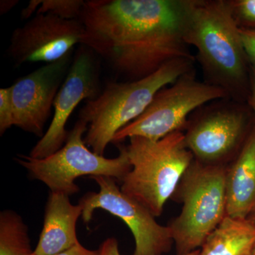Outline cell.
I'll use <instances>...</instances> for the list:
<instances>
[{
  "instance_id": "cell-1",
  "label": "cell",
  "mask_w": 255,
  "mask_h": 255,
  "mask_svg": "<svg viewBox=\"0 0 255 255\" xmlns=\"http://www.w3.org/2000/svg\"><path fill=\"white\" fill-rule=\"evenodd\" d=\"M187 0H88L78 19L82 44L128 81L173 60L195 59L184 39Z\"/></svg>"
},
{
  "instance_id": "cell-2",
  "label": "cell",
  "mask_w": 255,
  "mask_h": 255,
  "mask_svg": "<svg viewBox=\"0 0 255 255\" xmlns=\"http://www.w3.org/2000/svg\"><path fill=\"white\" fill-rule=\"evenodd\" d=\"M184 39L197 50L206 82L231 100H248L251 66L228 0H187Z\"/></svg>"
},
{
  "instance_id": "cell-3",
  "label": "cell",
  "mask_w": 255,
  "mask_h": 255,
  "mask_svg": "<svg viewBox=\"0 0 255 255\" xmlns=\"http://www.w3.org/2000/svg\"><path fill=\"white\" fill-rule=\"evenodd\" d=\"M195 60L181 58L145 78L107 83L97 98L87 101L79 114V119L89 125L84 137L87 147L104 156L114 135L145 112L159 90L193 70Z\"/></svg>"
},
{
  "instance_id": "cell-4",
  "label": "cell",
  "mask_w": 255,
  "mask_h": 255,
  "mask_svg": "<svg viewBox=\"0 0 255 255\" xmlns=\"http://www.w3.org/2000/svg\"><path fill=\"white\" fill-rule=\"evenodd\" d=\"M126 147L131 169L122 180L121 190L145 206L155 217L177 189L194 161L182 130L158 140L130 137Z\"/></svg>"
},
{
  "instance_id": "cell-5",
  "label": "cell",
  "mask_w": 255,
  "mask_h": 255,
  "mask_svg": "<svg viewBox=\"0 0 255 255\" xmlns=\"http://www.w3.org/2000/svg\"><path fill=\"white\" fill-rule=\"evenodd\" d=\"M227 170L220 164L193 161L180 183L183 206L169 227L178 255L202 247L226 214Z\"/></svg>"
},
{
  "instance_id": "cell-6",
  "label": "cell",
  "mask_w": 255,
  "mask_h": 255,
  "mask_svg": "<svg viewBox=\"0 0 255 255\" xmlns=\"http://www.w3.org/2000/svg\"><path fill=\"white\" fill-rule=\"evenodd\" d=\"M87 126L79 119L69 132L65 145L45 158L18 155L15 160L32 177L44 183L50 192L67 196L80 191L75 181L82 176H103L123 180L131 169L126 146H121L120 153L114 158L97 155L88 148L82 137L88 129Z\"/></svg>"
},
{
  "instance_id": "cell-7",
  "label": "cell",
  "mask_w": 255,
  "mask_h": 255,
  "mask_svg": "<svg viewBox=\"0 0 255 255\" xmlns=\"http://www.w3.org/2000/svg\"><path fill=\"white\" fill-rule=\"evenodd\" d=\"M226 98L229 97L224 90L200 81L191 70L159 90L145 112L114 135L113 142L131 137L158 140L185 127L198 109Z\"/></svg>"
},
{
  "instance_id": "cell-8",
  "label": "cell",
  "mask_w": 255,
  "mask_h": 255,
  "mask_svg": "<svg viewBox=\"0 0 255 255\" xmlns=\"http://www.w3.org/2000/svg\"><path fill=\"white\" fill-rule=\"evenodd\" d=\"M191 117L184 133L185 143L199 162L218 164L243 143L248 114L242 102L230 98L214 101L198 109Z\"/></svg>"
},
{
  "instance_id": "cell-9",
  "label": "cell",
  "mask_w": 255,
  "mask_h": 255,
  "mask_svg": "<svg viewBox=\"0 0 255 255\" xmlns=\"http://www.w3.org/2000/svg\"><path fill=\"white\" fill-rule=\"evenodd\" d=\"M92 178L100 190L87 193L80 199L84 222H90L96 210H105L123 221L131 231L135 243L132 255H162L170 250L173 240L169 226L159 224L148 209L121 190L113 178Z\"/></svg>"
},
{
  "instance_id": "cell-10",
  "label": "cell",
  "mask_w": 255,
  "mask_h": 255,
  "mask_svg": "<svg viewBox=\"0 0 255 255\" xmlns=\"http://www.w3.org/2000/svg\"><path fill=\"white\" fill-rule=\"evenodd\" d=\"M95 54L83 45L77 51L55 97L51 123L41 140L32 148L31 157L45 158L60 150L68 138L66 124L75 109L82 101L94 100L100 95V65Z\"/></svg>"
},
{
  "instance_id": "cell-11",
  "label": "cell",
  "mask_w": 255,
  "mask_h": 255,
  "mask_svg": "<svg viewBox=\"0 0 255 255\" xmlns=\"http://www.w3.org/2000/svg\"><path fill=\"white\" fill-rule=\"evenodd\" d=\"M85 27L79 19H64L51 14H36L13 31L8 55L16 65L51 63L82 44Z\"/></svg>"
},
{
  "instance_id": "cell-12",
  "label": "cell",
  "mask_w": 255,
  "mask_h": 255,
  "mask_svg": "<svg viewBox=\"0 0 255 255\" xmlns=\"http://www.w3.org/2000/svg\"><path fill=\"white\" fill-rule=\"evenodd\" d=\"M73 51L18 79L11 88L14 126L43 137L55 97L73 63Z\"/></svg>"
},
{
  "instance_id": "cell-13",
  "label": "cell",
  "mask_w": 255,
  "mask_h": 255,
  "mask_svg": "<svg viewBox=\"0 0 255 255\" xmlns=\"http://www.w3.org/2000/svg\"><path fill=\"white\" fill-rule=\"evenodd\" d=\"M82 214L81 206L72 204L69 196L50 192L43 229L32 255L59 254L78 244L77 223Z\"/></svg>"
},
{
  "instance_id": "cell-14",
  "label": "cell",
  "mask_w": 255,
  "mask_h": 255,
  "mask_svg": "<svg viewBox=\"0 0 255 255\" xmlns=\"http://www.w3.org/2000/svg\"><path fill=\"white\" fill-rule=\"evenodd\" d=\"M226 214L246 219L255 212V125L226 179Z\"/></svg>"
},
{
  "instance_id": "cell-15",
  "label": "cell",
  "mask_w": 255,
  "mask_h": 255,
  "mask_svg": "<svg viewBox=\"0 0 255 255\" xmlns=\"http://www.w3.org/2000/svg\"><path fill=\"white\" fill-rule=\"evenodd\" d=\"M255 246V225L226 216L203 245L200 255H250Z\"/></svg>"
},
{
  "instance_id": "cell-16",
  "label": "cell",
  "mask_w": 255,
  "mask_h": 255,
  "mask_svg": "<svg viewBox=\"0 0 255 255\" xmlns=\"http://www.w3.org/2000/svg\"><path fill=\"white\" fill-rule=\"evenodd\" d=\"M28 228L22 218L11 210L0 214V255H32Z\"/></svg>"
},
{
  "instance_id": "cell-17",
  "label": "cell",
  "mask_w": 255,
  "mask_h": 255,
  "mask_svg": "<svg viewBox=\"0 0 255 255\" xmlns=\"http://www.w3.org/2000/svg\"><path fill=\"white\" fill-rule=\"evenodd\" d=\"M85 1L83 0H40L36 14H51L64 19H78Z\"/></svg>"
},
{
  "instance_id": "cell-18",
  "label": "cell",
  "mask_w": 255,
  "mask_h": 255,
  "mask_svg": "<svg viewBox=\"0 0 255 255\" xmlns=\"http://www.w3.org/2000/svg\"><path fill=\"white\" fill-rule=\"evenodd\" d=\"M238 27L255 30V0H228Z\"/></svg>"
},
{
  "instance_id": "cell-19",
  "label": "cell",
  "mask_w": 255,
  "mask_h": 255,
  "mask_svg": "<svg viewBox=\"0 0 255 255\" xmlns=\"http://www.w3.org/2000/svg\"><path fill=\"white\" fill-rule=\"evenodd\" d=\"M14 126V111L11 100V88L0 90V134L2 135Z\"/></svg>"
},
{
  "instance_id": "cell-20",
  "label": "cell",
  "mask_w": 255,
  "mask_h": 255,
  "mask_svg": "<svg viewBox=\"0 0 255 255\" xmlns=\"http://www.w3.org/2000/svg\"><path fill=\"white\" fill-rule=\"evenodd\" d=\"M240 33L250 66L255 69V30L240 28Z\"/></svg>"
},
{
  "instance_id": "cell-21",
  "label": "cell",
  "mask_w": 255,
  "mask_h": 255,
  "mask_svg": "<svg viewBox=\"0 0 255 255\" xmlns=\"http://www.w3.org/2000/svg\"><path fill=\"white\" fill-rule=\"evenodd\" d=\"M98 255H122L119 251V243L114 238H107L101 244Z\"/></svg>"
},
{
  "instance_id": "cell-22",
  "label": "cell",
  "mask_w": 255,
  "mask_h": 255,
  "mask_svg": "<svg viewBox=\"0 0 255 255\" xmlns=\"http://www.w3.org/2000/svg\"><path fill=\"white\" fill-rule=\"evenodd\" d=\"M98 250L91 251L85 248L80 244V243H79L76 246L72 247L70 249L55 255H98Z\"/></svg>"
},
{
  "instance_id": "cell-23",
  "label": "cell",
  "mask_w": 255,
  "mask_h": 255,
  "mask_svg": "<svg viewBox=\"0 0 255 255\" xmlns=\"http://www.w3.org/2000/svg\"><path fill=\"white\" fill-rule=\"evenodd\" d=\"M248 100L255 115V69L252 67L250 71V90Z\"/></svg>"
},
{
  "instance_id": "cell-24",
  "label": "cell",
  "mask_w": 255,
  "mask_h": 255,
  "mask_svg": "<svg viewBox=\"0 0 255 255\" xmlns=\"http://www.w3.org/2000/svg\"><path fill=\"white\" fill-rule=\"evenodd\" d=\"M40 7V0H31L28 2L27 6L22 10L21 16L22 19H28L33 13L37 12Z\"/></svg>"
},
{
  "instance_id": "cell-25",
  "label": "cell",
  "mask_w": 255,
  "mask_h": 255,
  "mask_svg": "<svg viewBox=\"0 0 255 255\" xmlns=\"http://www.w3.org/2000/svg\"><path fill=\"white\" fill-rule=\"evenodd\" d=\"M18 3L17 0H3L0 1V14L9 12Z\"/></svg>"
},
{
  "instance_id": "cell-26",
  "label": "cell",
  "mask_w": 255,
  "mask_h": 255,
  "mask_svg": "<svg viewBox=\"0 0 255 255\" xmlns=\"http://www.w3.org/2000/svg\"><path fill=\"white\" fill-rule=\"evenodd\" d=\"M200 250H196V251L191 252V253H188V254L183 255H200Z\"/></svg>"
},
{
  "instance_id": "cell-27",
  "label": "cell",
  "mask_w": 255,
  "mask_h": 255,
  "mask_svg": "<svg viewBox=\"0 0 255 255\" xmlns=\"http://www.w3.org/2000/svg\"><path fill=\"white\" fill-rule=\"evenodd\" d=\"M248 219L255 225V212L253 213V214H251Z\"/></svg>"
},
{
  "instance_id": "cell-28",
  "label": "cell",
  "mask_w": 255,
  "mask_h": 255,
  "mask_svg": "<svg viewBox=\"0 0 255 255\" xmlns=\"http://www.w3.org/2000/svg\"><path fill=\"white\" fill-rule=\"evenodd\" d=\"M250 255H255V246L253 248V251H252L251 254Z\"/></svg>"
}]
</instances>
